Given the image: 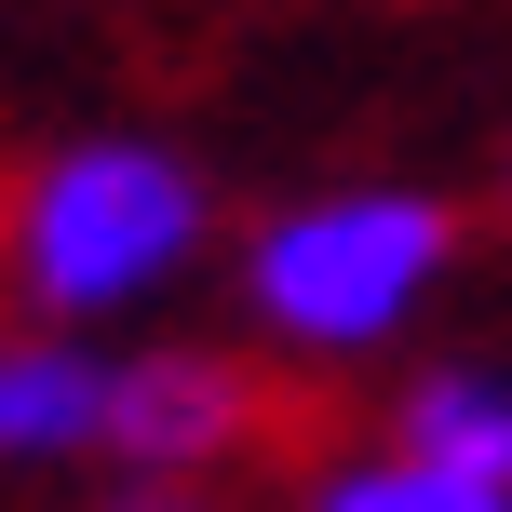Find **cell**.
Segmentation results:
<instances>
[{
	"mask_svg": "<svg viewBox=\"0 0 512 512\" xmlns=\"http://www.w3.org/2000/svg\"><path fill=\"white\" fill-rule=\"evenodd\" d=\"M203 256H216V189L176 135L95 122L0 189V283H14L27 324L108 337L135 310H162Z\"/></svg>",
	"mask_w": 512,
	"mask_h": 512,
	"instance_id": "6da1fadb",
	"label": "cell"
},
{
	"mask_svg": "<svg viewBox=\"0 0 512 512\" xmlns=\"http://www.w3.org/2000/svg\"><path fill=\"white\" fill-rule=\"evenodd\" d=\"M445 270H459V216L405 176H351V189H297V203L256 216L230 256V297H243L256 351L337 378V364H378L445 297Z\"/></svg>",
	"mask_w": 512,
	"mask_h": 512,
	"instance_id": "7a4b0ae2",
	"label": "cell"
},
{
	"mask_svg": "<svg viewBox=\"0 0 512 512\" xmlns=\"http://www.w3.org/2000/svg\"><path fill=\"white\" fill-rule=\"evenodd\" d=\"M270 445V378L243 351H203V337H135L108 351V432L95 472L122 486H216Z\"/></svg>",
	"mask_w": 512,
	"mask_h": 512,
	"instance_id": "3957f363",
	"label": "cell"
},
{
	"mask_svg": "<svg viewBox=\"0 0 512 512\" xmlns=\"http://www.w3.org/2000/svg\"><path fill=\"white\" fill-rule=\"evenodd\" d=\"M108 432V337L81 324H0V472H95Z\"/></svg>",
	"mask_w": 512,
	"mask_h": 512,
	"instance_id": "277c9868",
	"label": "cell"
},
{
	"mask_svg": "<svg viewBox=\"0 0 512 512\" xmlns=\"http://www.w3.org/2000/svg\"><path fill=\"white\" fill-rule=\"evenodd\" d=\"M378 432H405L418 459H445V472L512 499V364H418Z\"/></svg>",
	"mask_w": 512,
	"mask_h": 512,
	"instance_id": "5b68a950",
	"label": "cell"
},
{
	"mask_svg": "<svg viewBox=\"0 0 512 512\" xmlns=\"http://www.w3.org/2000/svg\"><path fill=\"white\" fill-rule=\"evenodd\" d=\"M297 512H512V499L445 472V459H418L405 432H364V445H324L297 472Z\"/></svg>",
	"mask_w": 512,
	"mask_h": 512,
	"instance_id": "8992f818",
	"label": "cell"
},
{
	"mask_svg": "<svg viewBox=\"0 0 512 512\" xmlns=\"http://www.w3.org/2000/svg\"><path fill=\"white\" fill-rule=\"evenodd\" d=\"M95 512H230V499H216V486H108Z\"/></svg>",
	"mask_w": 512,
	"mask_h": 512,
	"instance_id": "52a82bcc",
	"label": "cell"
}]
</instances>
